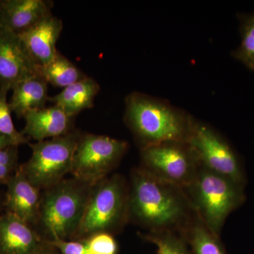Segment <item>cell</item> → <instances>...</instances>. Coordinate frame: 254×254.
I'll return each instance as SVG.
<instances>
[{"mask_svg": "<svg viewBox=\"0 0 254 254\" xmlns=\"http://www.w3.org/2000/svg\"><path fill=\"white\" fill-rule=\"evenodd\" d=\"M141 237L157 247L158 254H193L181 233L173 232H147Z\"/></svg>", "mask_w": 254, "mask_h": 254, "instance_id": "21", "label": "cell"}, {"mask_svg": "<svg viewBox=\"0 0 254 254\" xmlns=\"http://www.w3.org/2000/svg\"><path fill=\"white\" fill-rule=\"evenodd\" d=\"M86 240L91 254H117L118 245L113 235L100 233L88 237Z\"/></svg>", "mask_w": 254, "mask_h": 254, "instance_id": "24", "label": "cell"}, {"mask_svg": "<svg viewBox=\"0 0 254 254\" xmlns=\"http://www.w3.org/2000/svg\"><path fill=\"white\" fill-rule=\"evenodd\" d=\"M195 120L163 98L137 91L125 98L124 121L140 149L165 142H188Z\"/></svg>", "mask_w": 254, "mask_h": 254, "instance_id": "2", "label": "cell"}, {"mask_svg": "<svg viewBox=\"0 0 254 254\" xmlns=\"http://www.w3.org/2000/svg\"><path fill=\"white\" fill-rule=\"evenodd\" d=\"M11 90L9 107L18 118H24L30 112L43 109L49 101L48 83L41 74L18 82Z\"/></svg>", "mask_w": 254, "mask_h": 254, "instance_id": "16", "label": "cell"}, {"mask_svg": "<svg viewBox=\"0 0 254 254\" xmlns=\"http://www.w3.org/2000/svg\"><path fill=\"white\" fill-rule=\"evenodd\" d=\"M100 85L87 76L64 88L59 94L49 98V101L62 108L69 116L75 118L83 110L94 106L95 97L99 93Z\"/></svg>", "mask_w": 254, "mask_h": 254, "instance_id": "17", "label": "cell"}, {"mask_svg": "<svg viewBox=\"0 0 254 254\" xmlns=\"http://www.w3.org/2000/svg\"><path fill=\"white\" fill-rule=\"evenodd\" d=\"M181 234L193 254H227L220 237L212 233L196 215Z\"/></svg>", "mask_w": 254, "mask_h": 254, "instance_id": "18", "label": "cell"}, {"mask_svg": "<svg viewBox=\"0 0 254 254\" xmlns=\"http://www.w3.org/2000/svg\"><path fill=\"white\" fill-rule=\"evenodd\" d=\"M8 90L0 88V134L6 136L18 146L24 143H29V138L25 136L22 132L18 131L15 128L11 118L12 113L7 102Z\"/></svg>", "mask_w": 254, "mask_h": 254, "instance_id": "22", "label": "cell"}, {"mask_svg": "<svg viewBox=\"0 0 254 254\" xmlns=\"http://www.w3.org/2000/svg\"><path fill=\"white\" fill-rule=\"evenodd\" d=\"M141 168L163 181L185 190L200 164L188 142L170 141L140 149Z\"/></svg>", "mask_w": 254, "mask_h": 254, "instance_id": "7", "label": "cell"}, {"mask_svg": "<svg viewBox=\"0 0 254 254\" xmlns=\"http://www.w3.org/2000/svg\"><path fill=\"white\" fill-rule=\"evenodd\" d=\"M53 1L0 0V26L20 35L53 14Z\"/></svg>", "mask_w": 254, "mask_h": 254, "instance_id": "13", "label": "cell"}, {"mask_svg": "<svg viewBox=\"0 0 254 254\" xmlns=\"http://www.w3.org/2000/svg\"><path fill=\"white\" fill-rule=\"evenodd\" d=\"M128 148L127 142L103 135L81 134L73 156V177L95 185L113 171Z\"/></svg>", "mask_w": 254, "mask_h": 254, "instance_id": "8", "label": "cell"}, {"mask_svg": "<svg viewBox=\"0 0 254 254\" xmlns=\"http://www.w3.org/2000/svg\"><path fill=\"white\" fill-rule=\"evenodd\" d=\"M18 35L0 26V88L10 91L18 82L40 74Z\"/></svg>", "mask_w": 254, "mask_h": 254, "instance_id": "10", "label": "cell"}, {"mask_svg": "<svg viewBox=\"0 0 254 254\" xmlns=\"http://www.w3.org/2000/svg\"><path fill=\"white\" fill-rule=\"evenodd\" d=\"M4 208V198L1 196V193H0V214H1V210Z\"/></svg>", "mask_w": 254, "mask_h": 254, "instance_id": "28", "label": "cell"}, {"mask_svg": "<svg viewBox=\"0 0 254 254\" xmlns=\"http://www.w3.org/2000/svg\"><path fill=\"white\" fill-rule=\"evenodd\" d=\"M18 146L10 145L0 149V185H6L10 179L17 171Z\"/></svg>", "mask_w": 254, "mask_h": 254, "instance_id": "23", "label": "cell"}, {"mask_svg": "<svg viewBox=\"0 0 254 254\" xmlns=\"http://www.w3.org/2000/svg\"><path fill=\"white\" fill-rule=\"evenodd\" d=\"M63 30V21L52 14L18 36L32 60L43 66L51 63L59 52L56 46Z\"/></svg>", "mask_w": 254, "mask_h": 254, "instance_id": "12", "label": "cell"}, {"mask_svg": "<svg viewBox=\"0 0 254 254\" xmlns=\"http://www.w3.org/2000/svg\"><path fill=\"white\" fill-rule=\"evenodd\" d=\"M38 69L40 74L47 83L63 89L87 76L60 52L51 63L39 66Z\"/></svg>", "mask_w": 254, "mask_h": 254, "instance_id": "19", "label": "cell"}, {"mask_svg": "<svg viewBox=\"0 0 254 254\" xmlns=\"http://www.w3.org/2000/svg\"><path fill=\"white\" fill-rule=\"evenodd\" d=\"M195 215L185 190L157 178L141 166L128 185V222L148 232L182 233Z\"/></svg>", "mask_w": 254, "mask_h": 254, "instance_id": "1", "label": "cell"}, {"mask_svg": "<svg viewBox=\"0 0 254 254\" xmlns=\"http://www.w3.org/2000/svg\"><path fill=\"white\" fill-rule=\"evenodd\" d=\"M10 145H14L13 144L12 142L9 138L3 136V135L0 134V149L6 148V147L10 146Z\"/></svg>", "mask_w": 254, "mask_h": 254, "instance_id": "27", "label": "cell"}, {"mask_svg": "<svg viewBox=\"0 0 254 254\" xmlns=\"http://www.w3.org/2000/svg\"><path fill=\"white\" fill-rule=\"evenodd\" d=\"M237 16L242 41L232 55L254 71V11L250 14H238Z\"/></svg>", "mask_w": 254, "mask_h": 254, "instance_id": "20", "label": "cell"}, {"mask_svg": "<svg viewBox=\"0 0 254 254\" xmlns=\"http://www.w3.org/2000/svg\"><path fill=\"white\" fill-rule=\"evenodd\" d=\"M188 143L200 165L245 186V173L240 157L213 127L195 119Z\"/></svg>", "mask_w": 254, "mask_h": 254, "instance_id": "9", "label": "cell"}, {"mask_svg": "<svg viewBox=\"0 0 254 254\" xmlns=\"http://www.w3.org/2000/svg\"><path fill=\"white\" fill-rule=\"evenodd\" d=\"M185 190L197 217L220 237L229 215L245 200V186L202 165Z\"/></svg>", "mask_w": 254, "mask_h": 254, "instance_id": "4", "label": "cell"}, {"mask_svg": "<svg viewBox=\"0 0 254 254\" xmlns=\"http://www.w3.org/2000/svg\"><path fill=\"white\" fill-rule=\"evenodd\" d=\"M5 211L16 215L35 229L38 222L42 192L18 168L6 185Z\"/></svg>", "mask_w": 254, "mask_h": 254, "instance_id": "11", "label": "cell"}, {"mask_svg": "<svg viewBox=\"0 0 254 254\" xmlns=\"http://www.w3.org/2000/svg\"><path fill=\"white\" fill-rule=\"evenodd\" d=\"M33 254H61L59 251L54 246L48 242H45L44 245L42 246L37 252Z\"/></svg>", "mask_w": 254, "mask_h": 254, "instance_id": "26", "label": "cell"}, {"mask_svg": "<svg viewBox=\"0 0 254 254\" xmlns=\"http://www.w3.org/2000/svg\"><path fill=\"white\" fill-rule=\"evenodd\" d=\"M81 135L73 130L64 136L28 143L32 150L31 158L20 165L28 180L41 190L63 180L71 173Z\"/></svg>", "mask_w": 254, "mask_h": 254, "instance_id": "6", "label": "cell"}, {"mask_svg": "<svg viewBox=\"0 0 254 254\" xmlns=\"http://www.w3.org/2000/svg\"><path fill=\"white\" fill-rule=\"evenodd\" d=\"M128 222V185L122 175H111L95 184L72 240L97 234L113 235Z\"/></svg>", "mask_w": 254, "mask_h": 254, "instance_id": "5", "label": "cell"}, {"mask_svg": "<svg viewBox=\"0 0 254 254\" xmlns=\"http://www.w3.org/2000/svg\"><path fill=\"white\" fill-rule=\"evenodd\" d=\"M61 254H91L86 240H56L48 242Z\"/></svg>", "mask_w": 254, "mask_h": 254, "instance_id": "25", "label": "cell"}, {"mask_svg": "<svg viewBox=\"0 0 254 254\" xmlns=\"http://www.w3.org/2000/svg\"><path fill=\"white\" fill-rule=\"evenodd\" d=\"M46 241L13 214H0V254H33Z\"/></svg>", "mask_w": 254, "mask_h": 254, "instance_id": "14", "label": "cell"}, {"mask_svg": "<svg viewBox=\"0 0 254 254\" xmlns=\"http://www.w3.org/2000/svg\"><path fill=\"white\" fill-rule=\"evenodd\" d=\"M22 133L37 141L64 136L73 131V117L57 105L34 110L25 115Z\"/></svg>", "mask_w": 254, "mask_h": 254, "instance_id": "15", "label": "cell"}, {"mask_svg": "<svg viewBox=\"0 0 254 254\" xmlns=\"http://www.w3.org/2000/svg\"><path fill=\"white\" fill-rule=\"evenodd\" d=\"M93 185L73 177L43 190L36 227L43 240H73Z\"/></svg>", "mask_w": 254, "mask_h": 254, "instance_id": "3", "label": "cell"}]
</instances>
